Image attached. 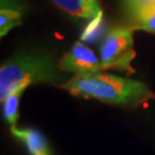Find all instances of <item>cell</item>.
<instances>
[{"label": "cell", "instance_id": "cell-1", "mask_svg": "<svg viewBox=\"0 0 155 155\" xmlns=\"http://www.w3.org/2000/svg\"><path fill=\"white\" fill-rule=\"evenodd\" d=\"M59 86L76 97L129 108H136L155 98V94L141 82L100 72L74 76Z\"/></svg>", "mask_w": 155, "mask_h": 155}, {"label": "cell", "instance_id": "cell-7", "mask_svg": "<svg viewBox=\"0 0 155 155\" xmlns=\"http://www.w3.org/2000/svg\"><path fill=\"white\" fill-rule=\"evenodd\" d=\"M25 86H22L20 89L15 90L14 92H12L5 101L2 102V111H4V117H5L6 122L8 123L11 127H16L17 120H18V106H20V99L23 95L25 91Z\"/></svg>", "mask_w": 155, "mask_h": 155}, {"label": "cell", "instance_id": "cell-9", "mask_svg": "<svg viewBox=\"0 0 155 155\" xmlns=\"http://www.w3.org/2000/svg\"><path fill=\"white\" fill-rule=\"evenodd\" d=\"M133 24L131 28L155 33V8L146 7L131 17Z\"/></svg>", "mask_w": 155, "mask_h": 155}, {"label": "cell", "instance_id": "cell-12", "mask_svg": "<svg viewBox=\"0 0 155 155\" xmlns=\"http://www.w3.org/2000/svg\"><path fill=\"white\" fill-rule=\"evenodd\" d=\"M146 7H152V8H155V1H154V2H152V4H150V5L146 6ZM146 7H145V8H146Z\"/></svg>", "mask_w": 155, "mask_h": 155}, {"label": "cell", "instance_id": "cell-10", "mask_svg": "<svg viewBox=\"0 0 155 155\" xmlns=\"http://www.w3.org/2000/svg\"><path fill=\"white\" fill-rule=\"evenodd\" d=\"M101 31H102V11L91 20V22L87 24L84 32L82 33L81 39L83 41H93L94 39L99 37Z\"/></svg>", "mask_w": 155, "mask_h": 155}, {"label": "cell", "instance_id": "cell-11", "mask_svg": "<svg viewBox=\"0 0 155 155\" xmlns=\"http://www.w3.org/2000/svg\"><path fill=\"white\" fill-rule=\"evenodd\" d=\"M155 0H124V4L127 7V12L130 13L131 17L134 16L138 12H140L146 6L150 5Z\"/></svg>", "mask_w": 155, "mask_h": 155}, {"label": "cell", "instance_id": "cell-4", "mask_svg": "<svg viewBox=\"0 0 155 155\" xmlns=\"http://www.w3.org/2000/svg\"><path fill=\"white\" fill-rule=\"evenodd\" d=\"M59 67L62 71L72 72L75 76L94 75L105 70L95 53L81 41L75 43L70 51L62 56Z\"/></svg>", "mask_w": 155, "mask_h": 155}, {"label": "cell", "instance_id": "cell-8", "mask_svg": "<svg viewBox=\"0 0 155 155\" xmlns=\"http://www.w3.org/2000/svg\"><path fill=\"white\" fill-rule=\"evenodd\" d=\"M21 24H22L21 12L14 7L1 5V12H0V35H1V37L7 35L13 28L18 27Z\"/></svg>", "mask_w": 155, "mask_h": 155}, {"label": "cell", "instance_id": "cell-3", "mask_svg": "<svg viewBox=\"0 0 155 155\" xmlns=\"http://www.w3.org/2000/svg\"><path fill=\"white\" fill-rule=\"evenodd\" d=\"M134 56L133 29L131 27H115L106 35L100 47V60L104 69L133 72L131 62Z\"/></svg>", "mask_w": 155, "mask_h": 155}, {"label": "cell", "instance_id": "cell-6", "mask_svg": "<svg viewBox=\"0 0 155 155\" xmlns=\"http://www.w3.org/2000/svg\"><path fill=\"white\" fill-rule=\"evenodd\" d=\"M62 11L79 18L92 20L101 12L99 0H52Z\"/></svg>", "mask_w": 155, "mask_h": 155}, {"label": "cell", "instance_id": "cell-5", "mask_svg": "<svg viewBox=\"0 0 155 155\" xmlns=\"http://www.w3.org/2000/svg\"><path fill=\"white\" fill-rule=\"evenodd\" d=\"M12 134L22 143L30 155H53L47 139L33 127H12Z\"/></svg>", "mask_w": 155, "mask_h": 155}, {"label": "cell", "instance_id": "cell-2", "mask_svg": "<svg viewBox=\"0 0 155 155\" xmlns=\"http://www.w3.org/2000/svg\"><path fill=\"white\" fill-rule=\"evenodd\" d=\"M62 70L55 66L53 58L45 54H28L14 56L0 68V99H5L15 90L28 87L37 83H59L63 79Z\"/></svg>", "mask_w": 155, "mask_h": 155}]
</instances>
